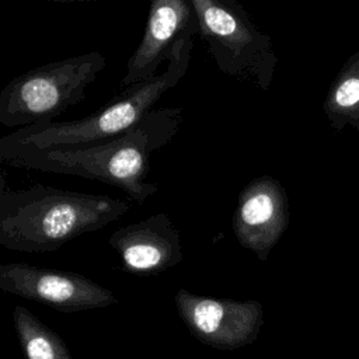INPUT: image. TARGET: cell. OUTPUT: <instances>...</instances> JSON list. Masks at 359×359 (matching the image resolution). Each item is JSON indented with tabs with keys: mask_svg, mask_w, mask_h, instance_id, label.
Masks as SVG:
<instances>
[{
	"mask_svg": "<svg viewBox=\"0 0 359 359\" xmlns=\"http://www.w3.org/2000/svg\"><path fill=\"white\" fill-rule=\"evenodd\" d=\"M0 289L63 313L102 309L118 302L109 289L87 276L22 262L0 264Z\"/></svg>",
	"mask_w": 359,
	"mask_h": 359,
	"instance_id": "5",
	"label": "cell"
},
{
	"mask_svg": "<svg viewBox=\"0 0 359 359\" xmlns=\"http://www.w3.org/2000/svg\"><path fill=\"white\" fill-rule=\"evenodd\" d=\"M174 302L185 325L203 344L233 349L248 341V314L238 306L196 296L185 289L177 292Z\"/></svg>",
	"mask_w": 359,
	"mask_h": 359,
	"instance_id": "8",
	"label": "cell"
},
{
	"mask_svg": "<svg viewBox=\"0 0 359 359\" xmlns=\"http://www.w3.org/2000/svg\"><path fill=\"white\" fill-rule=\"evenodd\" d=\"M108 244L118 252L125 272L157 275L182 261L180 231L165 213L115 230Z\"/></svg>",
	"mask_w": 359,
	"mask_h": 359,
	"instance_id": "6",
	"label": "cell"
},
{
	"mask_svg": "<svg viewBox=\"0 0 359 359\" xmlns=\"http://www.w3.org/2000/svg\"><path fill=\"white\" fill-rule=\"evenodd\" d=\"M191 7L185 0H154L150 4L143 38L126 63L121 86L130 87L158 73L172 45L192 24Z\"/></svg>",
	"mask_w": 359,
	"mask_h": 359,
	"instance_id": "7",
	"label": "cell"
},
{
	"mask_svg": "<svg viewBox=\"0 0 359 359\" xmlns=\"http://www.w3.org/2000/svg\"><path fill=\"white\" fill-rule=\"evenodd\" d=\"M129 210L125 201L46 185L0 195V245L20 252L55 251L105 227Z\"/></svg>",
	"mask_w": 359,
	"mask_h": 359,
	"instance_id": "2",
	"label": "cell"
},
{
	"mask_svg": "<svg viewBox=\"0 0 359 359\" xmlns=\"http://www.w3.org/2000/svg\"><path fill=\"white\" fill-rule=\"evenodd\" d=\"M181 122V108L151 109L139 123L118 136L31 153L11 160L8 165L97 180L121 188L132 201L143 203L157 191L154 184L146 181L151 153L177 135Z\"/></svg>",
	"mask_w": 359,
	"mask_h": 359,
	"instance_id": "1",
	"label": "cell"
},
{
	"mask_svg": "<svg viewBox=\"0 0 359 359\" xmlns=\"http://www.w3.org/2000/svg\"><path fill=\"white\" fill-rule=\"evenodd\" d=\"M272 210L273 206L271 198L265 194H258L244 202V205L241 206L240 216L244 223L254 226L266 222L271 217Z\"/></svg>",
	"mask_w": 359,
	"mask_h": 359,
	"instance_id": "10",
	"label": "cell"
},
{
	"mask_svg": "<svg viewBox=\"0 0 359 359\" xmlns=\"http://www.w3.org/2000/svg\"><path fill=\"white\" fill-rule=\"evenodd\" d=\"M107 66L100 52L46 63L14 77L0 91V123L28 128L50 122L86 98L90 84Z\"/></svg>",
	"mask_w": 359,
	"mask_h": 359,
	"instance_id": "4",
	"label": "cell"
},
{
	"mask_svg": "<svg viewBox=\"0 0 359 359\" xmlns=\"http://www.w3.org/2000/svg\"><path fill=\"white\" fill-rule=\"evenodd\" d=\"M192 25L172 45L165 67L154 77L126 87L108 105L86 118L65 122H43L0 137V164L31 153L73 147L118 136L139 123L187 72L192 48Z\"/></svg>",
	"mask_w": 359,
	"mask_h": 359,
	"instance_id": "3",
	"label": "cell"
},
{
	"mask_svg": "<svg viewBox=\"0 0 359 359\" xmlns=\"http://www.w3.org/2000/svg\"><path fill=\"white\" fill-rule=\"evenodd\" d=\"M335 101L341 107H351L359 101V80L349 79L344 81L335 94Z\"/></svg>",
	"mask_w": 359,
	"mask_h": 359,
	"instance_id": "11",
	"label": "cell"
},
{
	"mask_svg": "<svg viewBox=\"0 0 359 359\" xmlns=\"http://www.w3.org/2000/svg\"><path fill=\"white\" fill-rule=\"evenodd\" d=\"M13 321L27 359H72L63 339L27 307L15 306Z\"/></svg>",
	"mask_w": 359,
	"mask_h": 359,
	"instance_id": "9",
	"label": "cell"
}]
</instances>
